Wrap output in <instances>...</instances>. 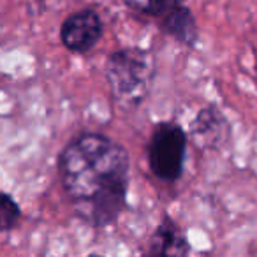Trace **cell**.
I'll return each mask as SVG.
<instances>
[{"label":"cell","mask_w":257,"mask_h":257,"mask_svg":"<svg viewBox=\"0 0 257 257\" xmlns=\"http://www.w3.org/2000/svg\"><path fill=\"white\" fill-rule=\"evenodd\" d=\"M131 159L123 145L102 133L74 136L58 157V178L74 213L93 227L114 224L128 194Z\"/></svg>","instance_id":"6da1fadb"},{"label":"cell","mask_w":257,"mask_h":257,"mask_svg":"<svg viewBox=\"0 0 257 257\" xmlns=\"http://www.w3.org/2000/svg\"><path fill=\"white\" fill-rule=\"evenodd\" d=\"M154 78V57L150 51L138 46L120 48L106 60V79L111 95L121 106H140L150 93Z\"/></svg>","instance_id":"7a4b0ae2"},{"label":"cell","mask_w":257,"mask_h":257,"mask_svg":"<svg viewBox=\"0 0 257 257\" xmlns=\"http://www.w3.org/2000/svg\"><path fill=\"white\" fill-rule=\"evenodd\" d=\"M189 136L175 121H162L148 141V166L152 175L164 183H175L185 169Z\"/></svg>","instance_id":"3957f363"},{"label":"cell","mask_w":257,"mask_h":257,"mask_svg":"<svg viewBox=\"0 0 257 257\" xmlns=\"http://www.w3.org/2000/svg\"><path fill=\"white\" fill-rule=\"evenodd\" d=\"M60 43L71 53H88L104 36V22L99 11L83 8L71 13L60 25Z\"/></svg>","instance_id":"277c9868"},{"label":"cell","mask_w":257,"mask_h":257,"mask_svg":"<svg viewBox=\"0 0 257 257\" xmlns=\"http://www.w3.org/2000/svg\"><path fill=\"white\" fill-rule=\"evenodd\" d=\"M187 232L175 218L166 215L152 232L145 257H189Z\"/></svg>","instance_id":"5b68a950"},{"label":"cell","mask_w":257,"mask_h":257,"mask_svg":"<svg viewBox=\"0 0 257 257\" xmlns=\"http://www.w3.org/2000/svg\"><path fill=\"white\" fill-rule=\"evenodd\" d=\"M190 133L208 147H217V145L224 143L229 134L227 118L215 104L204 106L190 123Z\"/></svg>","instance_id":"8992f818"},{"label":"cell","mask_w":257,"mask_h":257,"mask_svg":"<svg viewBox=\"0 0 257 257\" xmlns=\"http://www.w3.org/2000/svg\"><path fill=\"white\" fill-rule=\"evenodd\" d=\"M159 29L166 36L173 37L187 48H194L199 41V29H197L196 16L189 6H182L162 20H159Z\"/></svg>","instance_id":"52a82bcc"},{"label":"cell","mask_w":257,"mask_h":257,"mask_svg":"<svg viewBox=\"0 0 257 257\" xmlns=\"http://www.w3.org/2000/svg\"><path fill=\"white\" fill-rule=\"evenodd\" d=\"M128 9L154 20H162L175 9L187 6V0H121Z\"/></svg>","instance_id":"ba28073f"},{"label":"cell","mask_w":257,"mask_h":257,"mask_svg":"<svg viewBox=\"0 0 257 257\" xmlns=\"http://www.w3.org/2000/svg\"><path fill=\"white\" fill-rule=\"evenodd\" d=\"M22 220V208L9 192H2L0 197V229L2 232H9Z\"/></svg>","instance_id":"9c48e42d"},{"label":"cell","mask_w":257,"mask_h":257,"mask_svg":"<svg viewBox=\"0 0 257 257\" xmlns=\"http://www.w3.org/2000/svg\"><path fill=\"white\" fill-rule=\"evenodd\" d=\"M86 257H104V255H100V253H90V255H86Z\"/></svg>","instance_id":"30bf717a"}]
</instances>
